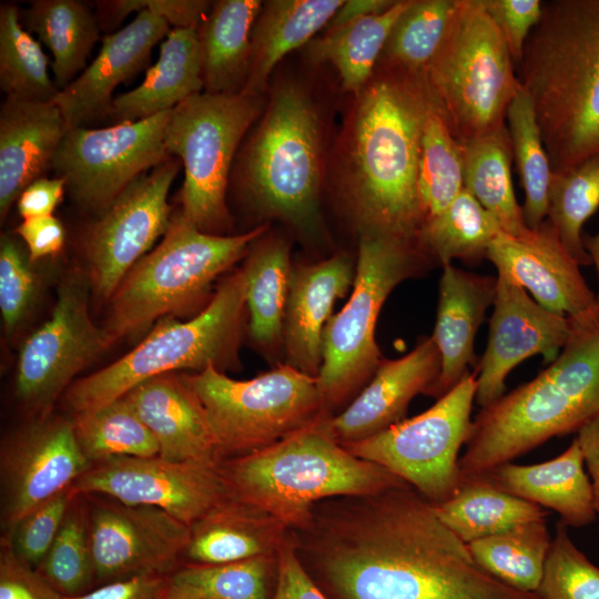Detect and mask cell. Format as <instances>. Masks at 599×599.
I'll return each mask as SVG.
<instances>
[{"instance_id": "cell-57", "label": "cell", "mask_w": 599, "mask_h": 599, "mask_svg": "<svg viewBox=\"0 0 599 599\" xmlns=\"http://www.w3.org/2000/svg\"><path fill=\"white\" fill-rule=\"evenodd\" d=\"M67 191L63 179L42 176L30 183L19 195L17 209L22 217L52 215Z\"/></svg>"}, {"instance_id": "cell-23", "label": "cell", "mask_w": 599, "mask_h": 599, "mask_svg": "<svg viewBox=\"0 0 599 599\" xmlns=\"http://www.w3.org/2000/svg\"><path fill=\"white\" fill-rule=\"evenodd\" d=\"M440 354L432 336L423 337L405 356L383 361L361 393L329 417L332 435L342 445L357 443L404 420L409 403L426 394L440 373Z\"/></svg>"}, {"instance_id": "cell-19", "label": "cell", "mask_w": 599, "mask_h": 599, "mask_svg": "<svg viewBox=\"0 0 599 599\" xmlns=\"http://www.w3.org/2000/svg\"><path fill=\"white\" fill-rule=\"evenodd\" d=\"M90 466L71 419L51 414L35 417L8 436L0 451L3 532L42 502L72 487Z\"/></svg>"}, {"instance_id": "cell-17", "label": "cell", "mask_w": 599, "mask_h": 599, "mask_svg": "<svg viewBox=\"0 0 599 599\" xmlns=\"http://www.w3.org/2000/svg\"><path fill=\"white\" fill-rule=\"evenodd\" d=\"M79 495H102L128 505L156 507L190 526L232 497L216 461L115 457L75 480Z\"/></svg>"}, {"instance_id": "cell-28", "label": "cell", "mask_w": 599, "mask_h": 599, "mask_svg": "<svg viewBox=\"0 0 599 599\" xmlns=\"http://www.w3.org/2000/svg\"><path fill=\"white\" fill-rule=\"evenodd\" d=\"M291 529L265 510L233 497L189 526L182 564L217 565L273 555Z\"/></svg>"}, {"instance_id": "cell-56", "label": "cell", "mask_w": 599, "mask_h": 599, "mask_svg": "<svg viewBox=\"0 0 599 599\" xmlns=\"http://www.w3.org/2000/svg\"><path fill=\"white\" fill-rule=\"evenodd\" d=\"M169 575H143L103 583L64 599H166Z\"/></svg>"}, {"instance_id": "cell-50", "label": "cell", "mask_w": 599, "mask_h": 599, "mask_svg": "<svg viewBox=\"0 0 599 599\" xmlns=\"http://www.w3.org/2000/svg\"><path fill=\"white\" fill-rule=\"evenodd\" d=\"M35 276L18 243L2 235L0 245V311L8 334L26 318L35 295Z\"/></svg>"}, {"instance_id": "cell-1", "label": "cell", "mask_w": 599, "mask_h": 599, "mask_svg": "<svg viewBox=\"0 0 599 599\" xmlns=\"http://www.w3.org/2000/svg\"><path fill=\"white\" fill-rule=\"evenodd\" d=\"M291 532L329 599H539L484 571L407 483L319 501L307 527Z\"/></svg>"}, {"instance_id": "cell-54", "label": "cell", "mask_w": 599, "mask_h": 599, "mask_svg": "<svg viewBox=\"0 0 599 599\" xmlns=\"http://www.w3.org/2000/svg\"><path fill=\"white\" fill-rule=\"evenodd\" d=\"M14 233L26 244L30 263L58 254L65 243V230L53 215L24 219Z\"/></svg>"}, {"instance_id": "cell-44", "label": "cell", "mask_w": 599, "mask_h": 599, "mask_svg": "<svg viewBox=\"0 0 599 599\" xmlns=\"http://www.w3.org/2000/svg\"><path fill=\"white\" fill-rule=\"evenodd\" d=\"M49 57L27 31L14 3L0 6V88L6 97L51 102L59 92Z\"/></svg>"}, {"instance_id": "cell-37", "label": "cell", "mask_w": 599, "mask_h": 599, "mask_svg": "<svg viewBox=\"0 0 599 599\" xmlns=\"http://www.w3.org/2000/svg\"><path fill=\"white\" fill-rule=\"evenodd\" d=\"M501 232L496 217L463 189L445 211L422 225L415 244L433 265L443 267L453 260L476 265Z\"/></svg>"}, {"instance_id": "cell-43", "label": "cell", "mask_w": 599, "mask_h": 599, "mask_svg": "<svg viewBox=\"0 0 599 599\" xmlns=\"http://www.w3.org/2000/svg\"><path fill=\"white\" fill-rule=\"evenodd\" d=\"M506 120L521 186L525 191L524 219L529 229L539 227L547 215L548 192L552 175L535 106L521 87L508 105Z\"/></svg>"}, {"instance_id": "cell-47", "label": "cell", "mask_w": 599, "mask_h": 599, "mask_svg": "<svg viewBox=\"0 0 599 599\" xmlns=\"http://www.w3.org/2000/svg\"><path fill=\"white\" fill-rule=\"evenodd\" d=\"M63 596L87 592L94 581L87 501L73 498L59 532L38 569Z\"/></svg>"}, {"instance_id": "cell-26", "label": "cell", "mask_w": 599, "mask_h": 599, "mask_svg": "<svg viewBox=\"0 0 599 599\" xmlns=\"http://www.w3.org/2000/svg\"><path fill=\"white\" fill-rule=\"evenodd\" d=\"M124 397L155 438L160 457L217 463L216 438L206 410L182 375L149 378Z\"/></svg>"}, {"instance_id": "cell-29", "label": "cell", "mask_w": 599, "mask_h": 599, "mask_svg": "<svg viewBox=\"0 0 599 599\" xmlns=\"http://www.w3.org/2000/svg\"><path fill=\"white\" fill-rule=\"evenodd\" d=\"M484 475L499 489L549 508L570 527H585L597 518L591 481L576 438L559 456L534 465L501 464Z\"/></svg>"}, {"instance_id": "cell-14", "label": "cell", "mask_w": 599, "mask_h": 599, "mask_svg": "<svg viewBox=\"0 0 599 599\" xmlns=\"http://www.w3.org/2000/svg\"><path fill=\"white\" fill-rule=\"evenodd\" d=\"M170 111L105 128H69L52 170L83 211L99 215L139 176L172 158L164 144Z\"/></svg>"}, {"instance_id": "cell-34", "label": "cell", "mask_w": 599, "mask_h": 599, "mask_svg": "<svg viewBox=\"0 0 599 599\" xmlns=\"http://www.w3.org/2000/svg\"><path fill=\"white\" fill-rule=\"evenodd\" d=\"M250 333L271 356L283 349L284 317L291 280L290 245L280 236L260 241L243 266Z\"/></svg>"}, {"instance_id": "cell-32", "label": "cell", "mask_w": 599, "mask_h": 599, "mask_svg": "<svg viewBox=\"0 0 599 599\" xmlns=\"http://www.w3.org/2000/svg\"><path fill=\"white\" fill-rule=\"evenodd\" d=\"M260 0H220L197 28L204 92L238 93L247 78Z\"/></svg>"}, {"instance_id": "cell-40", "label": "cell", "mask_w": 599, "mask_h": 599, "mask_svg": "<svg viewBox=\"0 0 599 599\" xmlns=\"http://www.w3.org/2000/svg\"><path fill=\"white\" fill-rule=\"evenodd\" d=\"M277 572L278 552L227 564H183L167 576L166 599H272Z\"/></svg>"}, {"instance_id": "cell-25", "label": "cell", "mask_w": 599, "mask_h": 599, "mask_svg": "<svg viewBox=\"0 0 599 599\" xmlns=\"http://www.w3.org/2000/svg\"><path fill=\"white\" fill-rule=\"evenodd\" d=\"M69 130L51 102L6 97L0 105V219L3 222L21 192L52 170Z\"/></svg>"}, {"instance_id": "cell-55", "label": "cell", "mask_w": 599, "mask_h": 599, "mask_svg": "<svg viewBox=\"0 0 599 599\" xmlns=\"http://www.w3.org/2000/svg\"><path fill=\"white\" fill-rule=\"evenodd\" d=\"M272 599H329L311 579L290 541L278 552V572Z\"/></svg>"}, {"instance_id": "cell-41", "label": "cell", "mask_w": 599, "mask_h": 599, "mask_svg": "<svg viewBox=\"0 0 599 599\" xmlns=\"http://www.w3.org/2000/svg\"><path fill=\"white\" fill-rule=\"evenodd\" d=\"M456 6L457 0H410L395 21L376 67L425 77Z\"/></svg>"}, {"instance_id": "cell-11", "label": "cell", "mask_w": 599, "mask_h": 599, "mask_svg": "<svg viewBox=\"0 0 599 599\" xmlns=\"http://www.w3.org/2000/svg\"><path fill=\"white\" fill-rule=\"evenodd\" d=\"M203 404L217 444V463L266 448L323 417L317 378L286 363L246 380L213 364L182 375Z\"/></svg>"}, {"instance_id": "cell-20", "label": "cell", "mask_w": 599, "mask_h": 599, "mask_svg": "<svg viewBox=\"0 0 599 599\" xmlns=\"http://www.w3.org/2000/svg\"><path fill=\"white\" fill-rule=\"evenodd\" d=\"M486 260L494 264L497 275L530 292L546 309L578 326L599 325L598 297L548 221L520 235L499 233Z\"/></svg>"}, {"instance_id": "cell-59", "label": "cell", "mask_w": 599, "mask_h": 599, "mask_svg": "<svg viewBox=\"0 0 599 599\" xmlns=\"http://www.w3.org/2000/svg\"><path fill=\"white\" fill-rule=\"evenodd\" d=\"M395 1L392 0H348L343 1L333 18L326 26V30L334 29L361 19L363 17L383 13L388 10Z\"/></svg>"}, {"instance_id": "cell-2", "label": "cell", "mask_w": 599, "mask_h": 599, "mask_svg": "<svg viewBox=\"0 0 599 599\" xmlns=\"http://www.w3.org/2000/svg\"><path fill=\"white\" fill-rule=\"evenodd\" d=\"M432 102L426 78L376 67L354 95L338 138L335 181L361 232L415 243L422 134Z\"/></svg>"}, {"instance_id": "cell-6", "label": "cell", "mask_w": 599, "mask_h": 599, "mask_svg": "<svg viewBox=\"0 0 599 599\" xmlns=\"http://www.w3.org/2000/svg\"><path fill=\"white\" fill-rule=\"evenodd\" d=\"M323 119L307 89L277 83L238 160L240 187L262 215L314 235L319 229Z\"/></svg>"}, {"instance_id": "cell-9", "label": "cell", "mask_w": 599, "mask_h": 599, "mask_svg": "<svg viewBox=\"0 0 599 599\" xmlns=\"http://www.w3.org/2000/svg\"><path fill=\"white\" fill-rule=\"evenodd\" d=\"M425 78L459 144L506 129L508 105L522 87L507 43L483 0H457Z\"/></svg>"}, {"instance_id": "cell-46", "label": "cell", "mask_w": 599, "mask_h": 599, "mask_svg": "<svg viewBox=\"0 0 599 599\" xmlns=\"http://www.w3.org/2000/svg\"><path fill=\"white\" fill-rule=\"evenodd\" d=\"M599 207V154L564 172H552L547 217L570 255L581 265L591 258L581 229Z\"/></svg>"}, {"instance_id": "cell-27", "label": "cell", "mask_w": 599, "mask_h": 599, "mask_svg": "<svg viewBox=\"0 0 599 599\" xmlns=\"http://www.w3.org/2000/svg\"><path fill=\"white\" fill-rule=\"evenodd\" d=\"M497 277L447 264L439 280L434 338L440 354V373L425 395L441 397L476 366L475 337L486 311L494 304Z\"/></svg>"}, {"instance_id": "cell-38", "label": "cell", "mask_w": 599, "mask_h": 599, "mask_svg": "<svg viewBox=\"0 0 599 599\" xmlns=\"http://www.w3.org/2000/svg\"><path fill=\"white\" fill-rule=\"evenodd\" d=\"M466 189L498 221L502 232L520 235L526 225L511 182L512 151L508 128L459 144Z\"/></svg>"}, {"instance_id": "cell-48", "label": "cell", "mask_w": 599, "mask_h": 599, "mask_svg": "<svg viewBox=\"0 0 599 599\" xmlns=\"http://www.w3.org/2000/svg\"><path fill=\"white\" fill-rule=\"evenodd\" d=\"M559 520L540 585L539 599H599V567L573 544Z\"/></svg>"}, {"instance_id": "cell-58", "label": "cell", "mask_w": 599, "mask_h": 599, "mask_svg": "<svg viewBox=\"0 0 599 599\" xmlns=\"http://www.w3.org/2000/svg\"><path fill=\"white\" fill-rule=\"evenodd\" d=\"M576 440L591 481L595 509L599 519V415L577 433Z\"/></svg>"}, {"instance_id": "cell-22", "label": "cell", "mask_w": 599, "mask_h": 599, "mask_svg": "<svg viewBox=\"0 0 599 599\" xmlns=\"http://www.w3.org/2000/svg\"><path fill=\"white\" fill-rule=\"evenodd\" d=\"M170 30L164 19L141 11L123 28L103 35L93 61L53 100L69 128L109 119L115 88L148 65L153 47Z\"/></svg>"}, {"instance_id": "cell-39", "label": "cell", "mask_w": 599, "mask_h": 599, "mask_svg": "<svg viewBox=\"0 0 599 599\" xmlns=\"http://www.w3.org/2000/svg\"><path fill=\"white\" fill-rule=\"evenodd\" d=\"M552 537L546 519L517 525L467 544L476 564L504 585L535 593L544 576Z\"/></svg>"}, {"instance_id": "cell-33", "label": "cell", "mask_w": 599, "mask_h": 599, "mask_svg": "<svg viewBox=\"0 0 599 599\" xmlns=\"http://www.w3.org/2000/svg\"><path fill=\"white\" fill-rule=\"evenodd\" d=\"M24 29L35 33L52 54L51 69L59 90L87 68V60L100 38L97 14L79 0H34L20 11Z\"/></svg>"}, {"instance_id": "cell-7", "label": "cell", "mask_w": 599, "mask_h": 599, "mask_svg": "<svg viewBox=\"0 0 599 599\" xmlns=\"http://www.w3.org/2000/svg\"><path fill=\"white\" fill-rule=\"evenodd\" d=\"M246 307L243 268L225 278L206 306L187 321L173 316L114 363L74 380L64 393L72 414L101 407L140 383L177 369L199 373L210 364L235 368Z\"/></svg>"}, {"instance_id": "cell-8", "label": "cell", "mask_w": 599, "mask_h": 599, "mask_svg": "<svg viewBox=\"0 0 599 599\" xmlns=\"http://www.w3.org/2000/svg\"><path fill=\"white\" fill-rule=\"evenodd\" d=\"M266 230L263 224L237 235L210 234L176 212L160 244L132 267L112 295L104 326L112 341L195 309L219 275L240 261Z\"/></svg>"}, {"instance_id": "cell-10", "label": "cell", "mask_w": 599, "mask_h": 599, "mask_svg": "<svg viewBox=\"0 0 599 599\" xmlns=\"http://www.w3.org/2000/svg\"><path fill=\"white\" fill-rule=\"evenodd\" d=\"M359 234L352 295L323 334L317 384L331 416L351 404L383 362L375 327L390 292L433 265L412 241L377 232Z\"/></svg>"}, {"instance_id": "cell-5", "label": "cell", "mask_w": 599, "mask_h": 599, "mask_svg": "<svg viewBox=\"0 0 599 599\" xmlns=\"http://www.w3.org/2000/svg\"><path fill=\"white\" fill-rule=\"evenodd\" d=\"M329 417L261 450L220 460L231 496L265 510L291 530H300L311 522L319 501L406 484L349 453L332 435Z\"/></svg>"}, {"instance_id": "cell-16", "label": "cell", "mask_w": 599, "mask_h": 599, "mask_svg": "<svg viewBox=\"0 0 599 599\" xmlns=\"http://www.w3.org/2000/svg\"><path fill=\"white\" fill-rule=\"evenodd\" d=\"M181 161L166 162L142 174L88 224L81 248L93 293L111 298L132 267L166 233L172 220L167 202Z\"/></svg>"}, {"instance_id": "cell-30", "label": "cell", "mask_w": 599, "mask_h": 599, "mask_svg": "<svg viewBox=\"0 0 599 599\" xmlns=\"http://www.w3.org/2000/svg\"><path fill=\"white\" fill-rule=\"evenodd\" d=\"M202 90L197 29L171 28L142 82L113 99L109 119L113 123L144 120L173 110Z\"/></svg>"}, {"instance_id": "cell-13", "label": "cell", "mask_w": 599, "mask_h": 599, "mask_svg": "<svg viewBox=\"0 0 599 599\" xmlns=\"http://www.w3.org/2000/svg\"><path fill=\"white\" fill-rule=\"evenodd\" d=\"M477 370L424 413L370 438L343 445L414 487L430 504L448 500L461 481L459 453L471 430Z\"/></svg>"}, {"instance_id": "cell-52", "label": "cell", "mask_w": 599, "mask_h": 599, "mask_svg": "<svg viewBox=\"0 0 599 599\" xmlns=\"http://www.w3.org/2000/svg\"><path fill=\"white\" fill-rule=\"evenodd\" d=\"M485 9L499 28L515 65L520 61L525 43L540 20V0H483Z\"/></svg>"}, {"instance_id": "cell-35", "label": "cell", "mask_w": 599, "mask_h": 599, "mask_svg": "<svg viewBox=\"0 0 599 599\" xmlns=\"http://www.w3.org/2000/svg\"><path fill=\"white\" fill-rule=\"evenodd\" d=\"M434 507L439 519L465 544L548 516L545 508L497 488L484 474L461 477L457 491Z\"/></svg>"}, {"instance_id": "cell-49", "label": "cell", "mask_w": 599, "mask_h": 599, "mask_svg": "<svg viewBox=\"0 0 599 599\" xmlns=\"http://www.w3.org/2000/svg\"><path fill=\"white\" fill-rule=\"evenodd\" d=\"M75 495L70 487L42 502L24 515L2 539L18 558L39 569Z\"/></svg>"}, {"instance_id": "cell-60", "label": "cell", "mask_w": 599, "mask_h": 599, "mask_svg": "<svg viewBox=\"0 0 599 599\" xmlns=\"http://www.w3.org/2000/svg\"><path fill=\"white\" fill-rule=\"evenodd\" d=\"M582 241H583V246L591 258V262L596 266L598 280H599V233H597L596 235H588L585 238H582ZM597 297L599 302V293Z\"/></svg>"}, {"instance_id": "cell-21", "label": "cell", "mask_w": 599, "mask_h": 599, "mask_svg": "<svg viewBox=\"0 0 599 599\" xmlns=\"http://www.w3.org/2000/svg\"><path fill=\"white\" fill-rule=\"evenodd\" d=\"M493 306L486 349L476 368L475 402L480 408L504 395L508 374L528 357L541 355L546 363H552L577 326L500 275Z\"/></svg>"}, {"instance_id": "cell-45", "label": "cell", "mask_w": 599, "mask_h": 599, "mask_svg": "<svg viewBox=\"0 0 599 599\" xmlns=\"http://www.w3.org/2000/svg\"><path fill=\"white\" fill-rule=\"evenodd\" d=\"M463 189L460 145L432 98L422 134L418 166V196L424 223L445 211Z\"/></svg>"}, {"instance_id": "cell-24", "label": "cell", "mask_w": 599, "mask_h": 599, "mask_svg": "<svg viewBox=\"0 0 599 599\" xmlns=\"http://www.w3.org/2000/svg\"><path fill=\"white\" fill-rule=\"evenodd\" d=\"M356 262L338 253L292 268L284 317L286 364L317 378L323 363V334L337 300L353 286Z\"/></svg>"}, {"instance_id": "cell-18", "label": "cell", "mask_w": 599, "mask_h": 599, "mask_svg": "<svg viewBox=\"0 0 599 599\" xmlns=\"http://www.w3.org/2000/svg\"><path fill=\"white\" fill-rule=\"evenodd\" d=\"M83 496L94 581L103 585L143 575H170L182 564L187 525L156 507Z\"/></svg>"}, {"instance_id": "cell-53", "label": "cell", "mask_w": 599, "mask_h": 599, "mask_svg": "<svg viewBox=\"0 0 599 599\" xmlns=\"http://www.w3.org/2000/svg\"><path fill=\"white\" fill-rule=\"evenodd\" d=\"M0 599H64L35 568L22 561L6 540L0 547Z\"/></svg>"}, {"instance_id": "cell-4", "label": "cell", "mask_w": 599, "mask_h": 599, "mask_svg": "<svg viewBox=\"0 0 599 599\" xmlns=\"http://www.w3.org/2000/svg\"><path fill=\"white\" fill-rule=\"evenodd\" d=\"M599 415V325L576 326L534 379L480 408L459 458L461 477L484 474Z\"/></svg>"}, {"instance_id": "cell-15", "label": "cell", "mask_w": 599, "mask_h": 599, "mask_svg": "<svg viewBox=\"0 0 599 599\" xmlns=\"http://www.w3.org/2000/svg\"><path fill=\"white\" fill-rule=\"evenodd\" d=\"M87 274L72 273L60 285L50 318L23 343L16 394L31 415L45 417L73 378L114 342L89 312Z\"/></svg>"}, {"instance_id": "cell-42", "label": "cell", "mask_w": 599, "mask_h": 599, "mask_svg": "<svg viewBox=\"0 0 599 599\" xmlns=\"http://www.w3.org/2000/svg\"><path fill=\"white\" fill-rule=\"evenodd\" d=\"M79 447L92 465L115 457H153L160 450L150 429L122 396L71 418Z\"/></svg>"}, {"instance_id": "cell-3", "label": "cell", "mask_w": 599, "mask_h": 599, "mask_svg": "<svg viewBox=\"0 0 599 599\" xmlns=\"http://www.w3.org/2000/svg\"><path fill=\"white\" fill-rule=\"evenodd\" d=\"M516 71L552 172L599 154V0L542 1Z\"/></svg>"}, {"instance_id": "cell-51", "label": "cell", "mask_w": 599, "mask_h": 599, "mask_svg": "<svg viewBox=\"0 0 599 599\" xmlns=\"http://www.w3.org/2000/svg\"><path fill=\"white\" fill-rule=\"evenodd\" d=\"M100 28H115L129 14L149 11L164 19L172 28L197 29L213 2L206 0H112L97 1Z\"/></svg>"}, {"instance_id": "cell-36", "label": "cell", "mask_w": 599, "mask_h": 599, "mask_svg": "<svg viewBox=\"0 0 599 599\" xmlns=\"http://www.w3.org/2000/svg\"><path fill=\"white\" fill-rule=\"evenodd\" d=\"M410 0H397L385 12L326 30L305 47L314 63H331L344 90L357 94L372 78L387 37Z\"/></svg>"}, {"instance_id": "cell-12", "label": "cell", "mask_w": 599, "mask_h": 599, "mask_svg": "<svg viewBox=\"0 0 599 599\" xmlns=\"http://www.w3.org/2000/svg\"><path fill=\"white\" fill-rule=\"evenodd\" d=\"M265 106L264 97L203 91L171 110L164 144L184 170L180 213L200 231L222 235L229 230L225 196L231 167L242 139Z\"/></svg>"}, {"instance_id": "cell-31", "label": "cell", "mask_w": 599, "mask_h": 599, "mask_svg": "<svg viewBox=\"0 0 599 599\" xmlns=\"http://www.w3.org/2000/svg\"><path fill=\"white\" fill-rule=\"evenodd\" d=\"M342 0H273L263 2L251 35V61L241 93L264 97L270 75L291 51L305 47L326 27Z\"/></svg>"}]
</instances>
